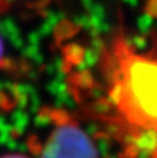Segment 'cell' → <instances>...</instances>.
<instances>
[{"label": "cell", "mask_w": 157, "mask_h": 158, "mask_svg": "<svg viewBox=\"0 0 157 158\" xmlns=\"http://www.w3.org/2000/svg\"><path fill=\"white\" fill-rule=\"evenodd\" d=\"M53 122L46 139L38 144L40 158H100L94 141L62 110H46Z\"/></svg>", "instance_id": "7a4b0ae2"}, {"label": "cell", "mask_w": 157, "mask_h": 158, "mask_svg": "<svg viewBox=\"0 0 157 158\" xmlns=\"http://www.w3.org/2000/svg\"><path fill=\"white\" fill-rule=\"evenodd\" d=\"M72 79L83 109L125 156L146 151L157 158V52H140L114 36L101 48L95 74L77 72Z\"/></svg>", "instance_id": "6da1fadb"}, {"label": "cell", "mask_w": 157, "mask_h": 158, "mask_svg": "<svg viewBox=\"0 0 157 158\" xmlns=\"http://www.w3.org/2000/svg\"><path fill=\"white\" fill-rule=\"evenodd\" d=\"M145 1V10L152 15L157 16V0H143Z\"/></svg>", "instance_id": "277c9868"}, {"label": "cell", "mask_w": 157, "mask_h": 158, "mask_svg": "<svg viewBox=\"0 0 157 158\" xmlns=\"http://www.w3.org/2000/svg\"><path fill=\"white\" fill-rule=\"evenodd\" d=\"M9 67V60L5 54V46L2 42V38L0 36V69H5Z\"/></svg>", "instance_id": "3957f363"}, {"label": "cell", "mask_w": 157, "mask_h": 158, "mask_svg": "<svg viewBox=\"0 0 157 158\" xmlns=\"http://www.w3.org/2000/svg\"><path fill=\"white\" fill-rule=\"evenodd\" d=\"M0 158H28L23 154H6V156H2Z\"/></svg>", "instance_id": "5b68a950"}]
</instances>
